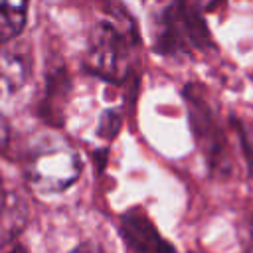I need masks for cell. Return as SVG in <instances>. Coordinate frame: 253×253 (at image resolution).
Masks as SVG:
<instances>
[{
    "mask_svg": "<svg viewBox=\"0 0 253 253\" xmlns=\"http://www.w3.org/2000/svg\"><path fill=\"white\" fill-rule=\"evenodd\" d=\"M204 0H162L152 14V49L162 57H186L213 47Z\"/></svg>",
    "mask_w": 253,
    "mask_h": 253,
    "instance_id": "1",
    "label": "cell"
},
{
    "mask_svg": "<svg viewBox=\"0 0 253 253\" xmlns=\"http://www.w3.org/2000/svg\"><path fill=\"white\" fill-rule=\"evenodd\" d=\"M79 152L57 134L40 136L24 156L22 172L36 192L59 194L73 186L81 176Z\"/></svg>",
    "mask_w": 253,
    "mask_h": 253,
    "instance_id": "2",
    "label": "cell"
},
{
    "mask_svg": "<svg viewBox=\"0 0 253 253\" xmlns=\"http://www.w3.org/2000/svg\"><path fill=\"white\" fill-rule=\"evenodd\" d=\"M136 42V26H132L130 18L125 24L117 16L99 20L89 30L85 67L105 81L119 83L132 71Z\"/></svg>",
    "mask_w": 253,
    "mask_h": 253,
    "instance_id": "3",
    "label": "cell"
},
{
    "mask_svg": "<svg viewBox=\"0 0 253 253\" xmlns=\"http://www.w3.org/2000/svg\"><path fill=\"white\" fill-rule=\"evenodd\" d=\"M184 101L188 109L190 128L198 150L202 152L211 176H229L233 170V158L229 150V140L223 125L219 123L217 111L211 105L210 93L204 85L188 83L184 87Z\"/></svg>",
    "mask_w": 253,
    "mask_h": 253,
    "instance_id": "4",
    "label": "cell"
},
{
    "mask_svg": "<svg viewBox=\"0 0 253 253\" xmlns=\"http://www.w3.org/2000/svg\"><path fill=\"white\" fill-rule=\"evenodd\" d=\"M119 235L126 253H176L174 245L160 235L142 208H128L119 217Z\"/></svg>",
    "mask_w": 253,
    "mask_h": 253,
    "instance_id": "5",
    "label": "cell"
},
{
    "mask_svg": "<svg viewBox=\"0 0 253 253\" xmlns=\"http://www.w3.org/2000/svg\"><path fill=\"white\" fill-rule=\"evenodd\" d=\"M71 93V77L67 69L59 65H51L43 79V91L38 103V115L49 126L59 128L65 121V105Z\"/></svg>",
    "mask_w": 253,
    "mask_h": 253,
    "instance_id": "6",
    "label": "cell"
},
{
    "mask_svg": "<svg viewBox=\"0 0 253 253\" xmlns=\"http://www.w3.org/2000/svg\"><path fill=\"white\" fill-rule=\"evenodd\" d=\"M28 77V65L16 53L0 47V99L20 91Z\"/></svg>",
    "mask_w": 253,
    "mask_h": 253,
    "instance_id": "7",
    "label": "cell"
},
{
    "mask_svg": "<svg viewBox=\"0 0 253 253\" xmlns=\"http://www.w3.org/2000/svg\"><path fill=\"white\" fill-rule=\"evenodd\" d=\"M30 0H0V45L18 38L28 20Z\"/></svg>",
    "mask_w": 253,
    "mask_h": 253,
    "instance_id": "8",
    "label": "cell"
},
{
    "mask_svg": "<svg viewBox=\"0 0 253 253\" xmlns=\"http://www.w3.org/2000/svg\"><path fill=\"white\" fill-rule=\"evenodd\" d=\"M121 123H123V117H121L119 109H107V111L99 117L97 134L103 136V138H113V136L121 130Z\"/></svg>",
    "mask_w": 253,
    "mask_h": 253,
    "instance_id": "9",
    "label": "cell"
},
{
    "mask_svg": "<svg viewBox=\"0 0 253 253\" xmlns=\"http://www.w3.org/2000/svg\"><path fill=\"white\" fill-rule=\"evenodd\" d=\"M10 144V123L0 115V152H6Z\"/></svg>",
    "mask_w": 253,
    "mask_h": 253,
    "instance_id": "10",
    "label": "cell"
},
{
    "mask_svg": "<svg viewBox=\"0 0 253 253\" xmlns=\"http://www.w3.org/2000/svg\"><path fill=\"white\" fill-rule=\"evenodd\" d=\"M243 251H245V253H253V219H247V223H245Z\"/></svg>",
    "mask_w": 253,
    "mask_h": 253,
    "instance_id": "11",
    "label": "cell"
},
{
    "mask_svg": "<svg viewBox=\"0 0 253 253\" xmlns=\"http://www.w3.org/2000/svg\"><path fill=\"white\" fill-rule=\"evenodd\" d=\"M6 206H8V194H6V188H4V180H2V176H0V221H2V217H4Z\"/></svg>",
    "mask_w": 253,
    "mask_h": 253,
    "instance_id": "12",
    "label": "cell"
},
{
    "mask_svg": "<svg viewBox=\"0 0 253 253\" xmlns=\"http://www.w3.org/2000/svg\"><path fill=\"white\" fill-rule=\"evenodd\" d=\"M71 253H103L99 247H95V245H91V243H81V245H77Z\"/></svg>",
    "mask_w": 253,
    "mask_h": 253,
    "instance_id": "13",
    "label": "cell"
},
{
    "mask_svg": "<svg viewBox=\"0 0 253 253\" xmlns=\"http://www.w3.org/2000/svg\"><path fill=\"white\" fill-rule=\"evenodd\" d=\"M6 253H30V251H28L26 245H22V243H14Z\"/></svg>",
    "mask_w": 253,
    "mask_h": 253,
    "instance_id": "14",
    "label": "cell"
}]
</instances>
